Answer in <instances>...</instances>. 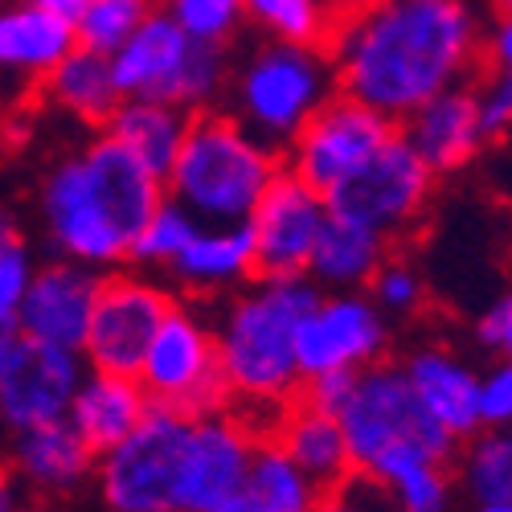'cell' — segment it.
Masks as SVG:
<instances>
[{"label": "cell", "mask_w": 512, "mask_h": 512, "mask_svg": "<svg viewBox=\"0 0 512 512\" xmlns=\"http://www.w3.org/2000/svg\"><path fill=\"white\" fill-rule=\"evenodd\" d=\"M480 17L467 0H373L328 37L336 91L390 123L480 70Z\"/></svg>", "instance_id": "6da1fadb"}, {"label": "cell", "mask_w": 512, "mask_h": 512, "mask_svg": "<svg viewBox=\"0 0 512 512\" xmlns=\"http://www.w3.org/2000/svg\"><path fill=\"white\" fill-rule=\"evenodd\" d=\"M160 201L164 181L103 132L58 156L37 193L50 250L95 271L127 263L140 226Z\"/></svg>", "instance_id": "7a4b0ae2"}, {"label": "cell", "mask_w": 512, "mask_h": 512, "mask_svg": "<svg viewBox=\"0 0 512 512\" xmlns=\"http://www.w3.org/2000/svg\"><path fill=\"white\" fill-rule=\"evenodd\" d=\"M316 300L320 287L308 275L250 279L226 295L213 320L226 406L238 410L259 435H267L275 414L304 390L295 365V332Z\"/></svg>", "instance_id": "3957f363"}, {"label": "cell", "mask_w": 512, "mask_h": 512, "mask_svg": "<svg viewBox=\"0 0 512 512\" xmlns=\"http://www.w3.org/2000/svg\"><path fill=\"white\" fill-rule=\"evenodd\" d=\"M279 168V148L246 132L230 111H193L164 173V197L205 226H238L250 218Z\"/></svg>", "instance_id": "277c9868"}, {"label": "cell", "mask_w": 512, "mask_h": 512, "mask_svg": "<svg viewBox=\"0 0 512 512\" xmlns=\"http://www.w3.org/2000/svg\"><path fill=\"white\" fill-rule=\"evenodd\" d=\"M107 58L119 99H160L189 115L209 111L230 82L226 46L189 37L164 9H156Z\"/></svg>", "instance_id": "5b68a950"}, {"label": "cell", "mask_w": 512, "mask_h": 512, "mask_svg": "<svg viewBox=\"0 0 512 512\" xmlns=\"http://www.w3.org/2000/svg\"><path fill=\"white\" fill-rule=\"evenodd\" d=\"M336 95V74L324 46L271 41L234 74V119L271 148H287L312 111Z\"/></svg>", "instance_id": "8992f818"}, {"label": "cell", "mask_w": 512, "mask_h": 512, "mask_svg": "<svg viewBox=\"0 0 512 512\" xmlns=\"http://www.w3.org/2000/svg\"><path fill=\"white\" fill-rule=\"evenodd\" d=\"M336 422L349 447L353 476H361L377 455H386L394 447H426L443 459H455V447H459L447 431H439L422 414V406L414 402L402 377V365H390V361H373L353 373L345 402L336 406Z\"/></svg>", "instance_id": "52a82bcc"}, {"label": "cell", "mask_w": 512, "mask_h": 512, "mask_svg": "<svg viewBox=\"0 0 512 512\" xmlns=\"http://www.w3.org/2000/svg\"><path fill=\"white\" fill-rule=\"evenodd\" d=\"M189 414L148 406L140 426L95 459L103 512H181V451Z\"/></svg>", "instance_id": "ba28073f"}, {"label": "cell", "mask_w": 512, "mask_h": 512, "mask_svg": "<svg viewBox=\"0 0 512 512\" xmlns=\"http://www.w3.org/2000/svg\"><path fill=\"white\" fill-rule=\"evenodd\" d=\"M136 381L152 406H168L177 414H209L226 406V381L218 369V340L213 320L197 304L173 300L156 324L148 349L140 357Z\"/></svg>", "instance_id": "9c48e42d"}, {"label": "cell", "mask_w": 512, "mask_h": 512, "mask_svg": "<svg viewBox=\"0 0 512 512\" xmlns=\"http://www.w3.org/2000/svg\"><path fill=\"white\" fill-rule=\"evenodd\" d=\"M431 197H435V173L418 160V152L402 140V132H394L324 201L332 213H345V218L377 230L386 242H398L410 230H418L426 209H431Z\"/></svg>", "instance_id": "30bf717a"}, {"label": "cell", "mask_w": 512, "mask_h": 512, "mask_svg": "<svg viewBox=\"0 0 512 512\" xmlns=\"http://www.w3.org/2000/svg\"><path fill=\"white\" fill-rule=\"evenodd\" d=\"M398 132V123L377 115L373 107L349 99V95H328L312 119L291 136L287 144V173L312 185L320 197H328L336 185H345L357 168Z\"/></svg>", "instance_id": "8fae6325"}, {"label": "cell", "mask_w": 512, "mask_h": 512, "mask_svg": "<svg viewBox=\"0 0 512 512\" xmlns=\"http://www.w3.org/2000/svg\"><path fill=\"white\" fill-rule=\"evenodd\" d=\"M173 287H164L148 275H107L99 283L91 324L82 336V361L95 373H123L136 377L140 357L164 312L173 308Z\"/></svg>", "instance_id": "7c38bea8"}, {"label": "cell", "mask_w": 512, "mask_h": 512, "mask_svg": "<svg viewBox=\"0 0 512 512\" xmlns=\"http://www.w3.org/2000/svg\"><path fill=\"white\" fill-rule=\"evenodd\" d=\"M390 349V324L365 291H320L295 332L300 381L349 373L381 361Z\"/></svg>", "instance_id": "4fadbf2b"}, {"label": "cell", "mask_w": 512, "mask_h": 512, "mask_svg": "<svg viewBox=\"0 0 512 512\" xmlns=\"http://www.w3.org/2000/svg\"><path fill=\"white\" fill-rule=\"evenodd\" d=\"M324 218H328V201L300 177H291L287 168H279L246 218L254 246V279L304 275Z\"/></svg>", "instance_id": "5bb4252c"}, {"label": "cell", "mask_w": 512, "mask_h": 512, "mask_svg": "<svg viewBox=\"0 0 512 512\" xmlns=\"http://www.w3.org/2000/svg\"><path fill=\"white\" fill-rule=\"evenodd\" d=\"M259 431L230 406L193 414L181 451V512H205L242 488Z\"/></svg>", "instance_id": "9a60e30c"}, {"label": "cell", "mask_w": 512, "mask_h": 512, "mask_svg": "<svg viewBox=\"0 0 512 512\" xmlns=\"http://www.w3.org/2000/svg\"><path fill=\"white\" fill-rule=\"evenodd\" d=\"M82 373H87V361L78 349L21 336L13 357L0 369V422L9 431H29V426L66 418Z\"/></svg>", "instance_id": "2e32d148"}, {"label": "cell", "mask_w": 512, "mask_h": 512, "mask_svg": "<svg viewBox=\"0 0 512 512\" xmlns=\"http://www.w3.org/2000/svg\"><path fill=\"white\" fill-rule=\"evenodd\" d=\"M99 283H103V275L95 267H82L70 259L33 267L25 300L17 308V332L25 340H41V345L82 349Z\"/></svg>", "instance_id": "e0dca14e"}, {"label": "cell", "mask_w": 512, "mask_h": 512, "mask_svg": "<svg viewBox=\"0 0 512 512\" xmlns=\"http://www.w3.org/2000/svg\"><path fill=\"white\" fill-rule=\"evenodd\" d=\"M402 140L435 177L467 168L488 148V136L476 115V91L467 82H455V87L431 95L402 119Z\"/></svg>", "instance_id": "ac0fdd59"}, {"label": "cell", "mask_w": 512, "mask_h": 512, "mask_svg": "<svg viewBox=\"0 0 512 512\" xmlns=\"http://www.w3.org/2000/svg\"><path fill=\"white\" fill-rule=\"evenodd\" d=\"M402 377L422 414L455 443L480 431V373L472 369V361L443 345H422L406 357Z\"/></svg>", "instance_id": "d6986e66"}, {"label": "cell", "mask_w": 512, "mask_h": 512, "mask_svg": "<svg viewBox=\"0 0 512 512\" xmlns=\"http://www.w3.org/2000/svg\"><path fill=\"white\" fill-rule=\"evenodd\" d=\"M95 459L99 455L78 439L74 426L58 418L29 426V431H13L9 472L25 488H37L46 496H70L95 476Z\"/></svg>", "instance_id": "ffe728a7"}, {"label": "cell", "mask_w": 512, "mask_h": 512, "mask_svg": "<svg viewBox=\"0 0 512 512\" xmlns=\"http://www.w3.org/2000/svg\"><path fill=\"white\" fill-rule=\"evenodd\" d=\"M267 439H275V447L300 467V472L320 488H340L345 480H353V463H349V447L340 435L336 414L312 406L308 398H291L275 422L267 426Z\"/></svg>", "instance_id": "44dd1931"}, {"label": "cell", "mask_w": 512, "mask_h": 512, "mask_svg": "<svg viewBox=\"0 0 512 512\" xmlns=\"http://www.w3.org/2000/svg\"><path fill=\"white\" fill-rule=\"evenodd\" d=\"M177 287L201 300H218L254 279V246L246 222L238 226H205L197 222L193 238L177 250V259L164 267Z\"/></svg>", "instance_id": "7402d4cb"}, {"label": "cell", "mask_w": 512, "mask_h": 512, "mask_svg": "<svg viewBox=\"0 0 512 512\" xmlns=\"http://www.w3.org/2000/svg\"><path fill=\"white\" fill-rule=\"evenodd\" d=\"M148 394L136 377L123 373H95L87 369L78 381V390L70 398L66 422L78 431V439L87 443L95 455H103L107 447H115L123 435H132L140 418L148 414Z\"/></svg>", "instance_id": "603a6c76"}, {"label": "cell", "mask_w": 512, "mask_h": 512, "mask_svg": "<svg viewBox=\"0 0 512 512\" xmlns=\"http://www.w3.org/2000/svg\"><path fill=\"white\" fill-rule=\"evenodd\" d=\"M390 250H394V242H386L377 230H369V226L345 218V213L328 209L304 275L320 291H365L373 271L386 263Z\"/></svg>", "instance_id": "cb8c5ba5"}, {"label": "cell", "mask_w": 512, "mask_h": 512, "mask_svg": "<svg viewBox=\"0 0 512 512\" xmlns=\"http://www.w3.org/2000/svg\"><path fill=\"white\" fill-rule=\"evenodd\" d=\"M74 46V25L41 13L25 0L0 5V82H37Z\"/></svg>", "instance_id": "d4e9b609"}, {"label": "cell", "mask_w": 512, "mask_h": 512, "mask_svg": "<svg viewBox=\"0 0 512 512\" xmlns=\"http://www.w3.org/2000/svg\"><path fill=\"white\" fill-rule=\"evenodd\" d=\"M37 87L58 115H66L82 127H95V132L107 123V115L119 103L115 78H111V58L78 46V41L66 50V58L54 62V70L41 78Z\"/></svg>", "instance_id": "484cf974"}, {"label": "cell", "mask_w": 512, "mask_h": 512, "mask_svg": "<svg viewBox=\"0 0 512 512\" xmlns=\"http://www.w3.org/2000/svg\"><path fill=\"white\" fill-rule=\"evenodd\" d=\"M189 111L160 103V99H119L107 123L99 127L103 136H111L123 152H132L152 177L164 181L168 164H173L181 140H185Z\"/></svg>", "instance_id": "4316f807"}, {"label": "cell", "mask_w": 512, "mask_h": 512, "mask_svg": "<svg viewBox=\"0 0 512 512\" xmlns=\"http://www.w3.org/2000/svg\"><path fill=\"white\" fill-rule=\"evenodd\" d=\"M238 496L254 512H312L316 500H320V488L275 447V439L259 435V443H254V451H250Z\"/></svg>", "instance_id": "83f0119b"}, {"label": "cell", "mask_w": 512, "mask_h": 512, "mask_svg": "<svg viewBox=\"0 0 512 512\" xmlns=\"http://www.w3.org/2000/svg\"><path fill=\"white\" fill-rule=\"evenodd\" d=\"M455 484L472 504H512V439L504 426H480L455 447Z\"/></svg>", "instance_id": "f1b7e54d"}, {"label": "cell", "mask_w": 512, "mask_h": 512, "mask_svg": "<svg viewBox=\"0 0 512 512\" xmlns=\"http://www.w3.org/2000/svg\"><path fill=\"white\" fill-rule=\"evenodd\" d=\"M242 17L291 46H328L340 21L332 0H242Z\"/></svg>", "instance_id": "f546056e"}, {"label": "cell", "mask_w": 512, "mask_h": 512, "mask_svg": "<svg viewBox=\"0 0 512 512\" xmlns=\"http://www.w3.org/2000/svg\"><path fill=\"white\" fill-rule=\"evenodd\" d=\"M156 9H160V0H82V13L74 21V41L95 54H111Z\"/></svg>", "instance_id": "4dcf8cb0"}, {"label": "cell", "mask_w": 512, "mask_h": 512, "mask_svg": "<svg viewBox=\"0 0 512 512\" xmlns=\"http://www.w3.org/2000/svg\"><path fill=\"white\" fill-rule=\"evenodd\" d=\"M197 230V218H189V213L177 205V201H160L152 213H148V222L140 226L136 242H132V254H127V263H136L144 271L152 267H168L177 259V250L193 238Z\"/></svg>", "instance_id": "1f68e13d"}, {"label": "cell", "mask_w": 512, "mask_h": 512, "mask_svg": "<svg viewBox=\"0 0 512 512\" xmlns=\"http://www.w3.org/2000/svg\"><path fill=\"white\" fill-rule=\"evenodd\" d=\"M365 295L377 304L381 316H414L426 304V279L410 259H402V254L390 250L386 263L373 271Z\"/></svg>", "instance_id": "d6a6232c"}, {"label": "cell", "mask_w": 512, "mask_h": 512, "mask_svg": "<svg viewBox=\"0 0 512 512\" xmlns=\"http://www.w3.org/2000/svg\"><path fill=\"white\" fill-rule=\"evenodd\" d=\"M160 9L173 17L197 41H226L242 25V0H160Z\"/></svg>", "instance_id": "836d02e7"}, {"label": "cell", "mask_w": 512, "mask_h": 512, "mask_svg": "<svg viewBox=\"0 0 512 512\" xmlns=\"http://www.w3.org/2000/svg\"><path fill=\"white\" fill-rule=\"evenodd\" d=\"M476 91V115L488 140H500L512 127V78L504 70H484V82Z\"/></svg>", "instance_id": "e575fe53"}, {"label": "cell", "mask_w": 512, "mask_h": 512, "mask_svg": "<svg viewBox=\"0 0 512 512\" xmlns=\"http://www.w3.org/2000/svg\"><path fill=\"white\" fill-rule=\"evenodd\" d=\"M33 254L25 242L0 250V324H17V308L25 300V287L33 275Z\"/></svg>", "instance_id": "d590c367"}, {"label": "cell", "mask_w": 512, "mask_h": 512, "mask_svg": "<svg viewBox=\"0 0 512 512\" xmlns=\"http://www.w3.org/2000/svg\"><path fill=\"white\" fill-rule=\"evenodd\" d=\"M512 418V369L508 361H496L488 373H480V426H508Z\"/></svg>", "instance_id": "8d00e7d4"}, {"label": "cell", "mask_w": 512, "mask_h": 512, "mask_svg": "<svg viewBox=\"0 0 512 512\" xmlns=\"http://www.w3.org/2000/svg\"><path fill=\"white\" fill-rule=\"evenodd\" d=\"M476 340H480V349L496 353V357H508L512 349V300H500L488 304L480 316H476Z\"/></svg>", "instance_id": "74e56055"}, {"label": "cell", "mask_w": 512, "mask_h": 512, "mask_svg": "<svg viewBox=\"0 0 512 512\" xmlns=\"http://www.w3.org/2000/svg\"><path fill=\"white\" fill-rule=\"evenodd\" d=\"M373 492H377V488H373L369 480L353 476V480H345L340 488L320 492V500H316V508H312V512H381L377 504H369V496H373Z\"/></svg>", "instance_id": "f35d334b"}, {"label": "cell", "mask_w": 512, "mask_h": 512, "mask_svg": "<svg viewBox=\"0 0 512 512\" xmlns=\"http://www.w3.org/2000/svg\"><path fill=\"white\" fill-rule=\"evenodd\" d=\"M0 512H25V496H21V484L9 467H0Z\"/></svg>", "instance_id": "ab89813d"}, {"label": "cell", "mask_w": 512, "mask_h": 512, "mask_svg": "<svg viewBox=\"0 0 512 512\" xmlns=\"http://www.w3.org/2000/svg\"><path fill=\"white\" fill-rule=\"evenodd\" d=\"M25 5H33V9H41V13H50V17L66 21V25H74L78 13H82V0H25Z\"/></svg>", "instance_id": "60d3db41"}, {"label": "cell", "mask_w": 512, "mask_h": 512, "mask_svg": "<svg viewBox=\"0 0 512 512\" xmlns=\"http://www.w3.org/2000/svg\"><path fill=\"white\" fill-rule=\"evenodd\" d=\"M17 242H21V226H17V218H13V209L0 205V250H9V246H17Z\"/></svg>", "instance_id": "b9f144b4"}, {"label": "cell", "mask_w": 512, "mask_h": 512, "mask_svg": "<svg viewBox=\"0 0 512 512\" xmlns=\"http://www.w3.org/2000/svg\"><path fill=\"white\" fill-rule=\"evenodd\" d=\"M17 340H21L17 324H0V369H5V361L13 357V349H17Z\"/></svg>", "instance_id": "7bdbcfd3"}, {"label": "cell", "mask_w": 512, "mask_h": 512, "mask_svg": "<svg viewBox=\"0 0 512 512\" xmlns=\"http://www.w3.org/2000/svg\"><path fill=\"white\" fill-rule=\"evenodd\" d=\"M205 512H254V508H250V504H246V500L234 492V496H226L222 504H213V508H205Z\"/></svg>", "instance_id": "ee69618b"}, {"label": "cell", "mask_w": 512, "mask_h": 512, "mask_svg": "<svg viewBox=\"0 0 512 512\" xmlns=\"http://www.w3.org/2000/svg\"><path fill=\"white\" fill-rule=\"evenodd\" d=\"M365 5H373V0H332V9L345 17V13H357V9H365Z\"/></svg>", "instance_id": "f6af8a7d"}, {"label": "cell", "mask_w": 512, "mask_h": 512, "mask_svg": "<svg viewBox=\"0 0 512 512\" xmlns=\"http://www.w3.org/2000/svg\"><path fill=\"white\" fill-rule=\"evenodd\" d=\"M467 512H512V504H472Z\"/></svg>", "instance_id": "bcb514c9"}, {"label": "cell", "mask_w": 512, "mask_h": 512, "mask_svg": "<svg viewBox=\"0 0 512 512\" xmlns=\"http://www.w3.org/2000/svg\"><path fill=\"white\" fill-rule=\"evenodd\" d=\"M0 107H5V82H0Z\"/></svg>", "instance_id": "7dc6e473"}]
</instances>
